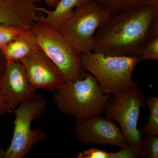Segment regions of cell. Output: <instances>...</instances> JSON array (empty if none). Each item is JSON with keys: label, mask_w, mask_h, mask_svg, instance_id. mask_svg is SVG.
<instances>
[{"label": "cell", "mask_w": 158, "mask_h": 158, "mask_svg": "<svg viewBox=\"0 0 158 158\" xmlns=\"http://www.w3.org/2000/svg\"><path fill=\"white\" fill-rule=\"evenodd\" d=\"M29 30L21 27L0 24V49Z\"/></svg>", "instance_id": "2e32d148"}, {"label": "cell", "mask_w": 158, "mask_h": 158, "mask_svg": "<svg viewBox=\"0 0 158 158\" xmlns=\"http://www.w3.org/2000/svg\"><path fill=\"white\" fill-rule=\"evenodd\" d=\"M11 112H12V111L6 103L0 92V115H5L6 113Z\"/></svg>", "instance_id": "44dd1931"}, {"label": "cell", "mask_w": 158, "mask_h": 158, "mask_svg": "<svg viewBox=\"0 0 158 158\" xmlns=\"http://www.w3.org/2000/svg\"><path fill=\"white\" fill-rule=\"evenodd\" d=\"M141 61L139 56H115L94 52L82 55L85 70L96 78L105 93L114 95L138 86L133 73Z\"/></svg>", "instance_id": "3957f363"}, {"label": "cell", "mask_w": 158, "mask_h": 158, "mask_svg": "<svg viewBox=\"0 0 158 158\" xmlns=\"http://www.w3.org/2000/svg\"><path fill=\"white\" fill-rule=\"evenodd\" d=\"M110 97L88 73L84 78L64 82L55 91L54 100L61 113L79 120L101 116Z\"/></svg>", "instance_id": "7a4b0ae2"}, {"label": "cell", "mask_w": 158, "mask_h": 158, "mask_svg": "<svg viewBox=\"0 0 158 158\" xmlns=\"http://www.w3.org/2000/svg\"><path fill=\"white\" fill-rule=\"evenodd\" d=\"M5 151L2 149H0V158H5Z\"/></svg>", "instance_id": "cb8c5ba5"}, {"label": "cell", "mask_w": 158, "mask_h": 158, "mask_svg": "<svg viewBox=\"0 0 158 158\" xmlns=\"http://www.w3.org/2000/svg\"><path fill=\"white\" fill-rule=\"evenodd\" d=\"M143 136L141 148L145 157L158 158V136L149 135Z\"/></svg>", "instance_id": "e0dca14e"}, {"label": "cell", "mask_w": 158, "mask_h": 158, "mask_svg": "<svg viewBox=\"0 0 158 158\" xmlns=\"http://www.w3.org/2000/svg\"><path fill=\"white\" fill-rule=\"evenodd\" d=\"M146 104L143 90L138 86L110 97L104 111L105 116L116 122L131 147L141 148L143 135L138 128L141 107Z\"/></svg>", "instance_id": "52a82bcc"}, {"label": "cell", "mask_w": 158, "mask_h": 158, "mask_svg": "<svg viewBox=\"0 0 158 158\" xmlns=\"http://www.w3.org/2000/svg\"><path fill=\"white\" fill-rule=\"evenodd\" d=\"M40 48L33 32L30 30L11 40L1 49L8 62H20Z\"/></svg>", "instance_id": "4fadbf2b"}, {"label": "cell", "mask_w": 158, "mask_h": 158, "mask_svg": "<svg viewBox=\"0 0 158 158\" xmlns=\"http://www.w3.org/2000/svg\"><path fill=\"white\" fill-rule=\"evenodd\" d=\"M112 15L92 2L75 8L72 16L59 31L80 52L89 54L96 48L97 30Z\"/></svg>", "instance_id": "8992f818"}, {"label": "cell", "mask_w": 158, "mask_h": 158, "mask_svg": "<svg viewBox=\"0 0 158 158\" xmlns=\"http://www.w3.org/2000/svg\"><path fill=\"white\" fill-rule=\"evenodd\" d=\"M49 7L55 9L60 2V0H44Z\"/></svg>", "instance_id": "603a6c76"}, {"label": "cell", "mask_w": 158, "mask_h": 158, "mask_svg": "<svg viewBox=\"0 0 158 158\" xmlns=\"http://www.w3.org/2000/svg\"><path fill=\"white\" fill-rule=\"evenodd\" d=\"M7 64V62L6 58L3 56L2 53L0 54V78L5 71Z\"/></svg>", "instance_id": "7402d4cb"}, {"label": "cell", "mask_w": 158, "mask_h": 158, "mask_svg": "<svg viewBox=\"0 0 158 158\" xmlns=\"http://www.w3.org/2000/svg\"><path fill=\"white\" fill-rule=\"evenodd\" d=\"M31 30L45 53L56 64L65 81L84 78L87 74L82 62L81 53L56 29L37 21Z\"/></svg>", "instance_id": "277c9868"}, {"label": "cell", "mask_w": 158, "mask_h": 158, "mask_svg": "<svg viewBox=\"0 0 158 158\" xmlns=\"http://www.w3.org/2000/svg\"><path fill=\"white\" fill-rule=\"evenodd\" d=\"M35 91L29 84L21 62H7L0 78V92L11 111L32 98Z\"/></svg>", "instance_id": "30bf717a"}, {"label": "cell", "mask_w": 158, "mask_h": 158, "mask_svg": "<svg viewBox=\"0 0 158 158\" xmlns=\"http://www.w3.org/2000/svg\"><path fill=\"white\" fill-rule=\"evenodd\" d=\"M74 133L84 144L113 145L120 148L129 145L116 122L101 116L76 120Z\"/></svg>", "instance_id": "ba28073f"}, {"label": "cell", "mask_w": 158, "mask_h": 158, "mask_svg": "<svg viewBox=\"0 0 158 158\" xmlns=\"http://www.w3.org/2000/svg\"><path fill=\"white\" fill-rule=\"evenodd\" d=\"M41 95L35 94L31 99L18 106L14 112V128L11 144L4 158H23L35 144L45 139V134L40 127H31L32 123L40 118L47 106Z\"/></svg>", "instance_id": "5b68a950"}, {"label": "cell", "mask_w": 158, "mask_h": 158, "mask_svg": "<svg viewBox=\"0 0 158 158\" xmlns=\"http://www.w3.org/2000/svg\"><path fill=\"white\" fill-rule=\"evenodd\" d=\"M141 61L151 59L158 60V37L149 40L140 56Z\"/></svg>", "instance_id": "d6986e66"}, {"label": "cell", "mask_w": 158, "mask_h": 158, "mask_svg": "<svg viewBox=\"0 0 158 158\" xmlns=\"http://www.w3.org/2000/svg\"><path fill=\"white\" fill-rule=\"evenodd\" d=\"M146 104L150 110L148 122L144 123L143 128L140 129L143 135L158 136V98L149 96L146 98Z\"/></svg>", "instance_id": "9a60e30c"}, {"label": "cell", "mask_w": 158, "mask_h": 158, "mask_svg": "<svg viewBox=\"0 0 158 158\" xmlns=\"http://www.w3.org/2000/svg\"><path fill=\"white\" fill-rule=\"evenodd\" d=\"M110 152L97 148H92L80 152L77 158H109Z\"/></svg>", "instance_id": "ffe728a7"}, {"label": "cell", "mask_w": 158, "mask_h": 158, "mask_svg": "<svg viewBox=\"0 0 158 158\" xmlns=\"http://www.w3.org/2000/svg\"><path fill=\"white\" fill-rule=\"evenodd\" d=\"M94 2V0H60L52 11L44 8H37V11H43L46 16L40 17L38 21L52 28L59 30L61 26L71 17L77 7Z\"/></svg>", "instance_id": "7c38bea8"}, {"label": "cell", "mask_w": 158, "mask_h": 158, "mask_svg": "<svg viewBox=\"0 0 158 158\" xmlns=\"http://www.w3.org/2000/svg\"><path fill=\"white\" fill-rule=\"evenodd\" d=\"M20 62L29 84L35 90L55 91L65 82L56 65L41 48Z\"/></svg>", "instance_id": "9c48e42d"}, {"label": "cell", "mask_w": 158, "mask_h": 158, "mask_svg": "<svg viewBox=\"0 0 158 158\" xmlns=\"http://www.w3.org/2000/svg\"><path fill=\"white\" fill-rule=\"evenodd\" d=\"M142 148L131 147L129 145L121 148L116 152H110L109 158H145Z\"/></svg>", "instance_id": "ac0fdd59"}, {"label": "cell", "mask_w": 158, "mask_h": 158, "mask_svg": "<svg viewBox=\"0 0 158 158\" xmlns=\"http://www.w3.org/2000/svg\"><path fill=\"white\" fill-rule=\"evenodd\" d=\"M95 36L94 52L140 56L146 43L158 37V0L112 15Z\"/></svg>", "instance_id": "6da1fadb"}, {"label": "cell", "mask_w": 158, "mask_h": 158, "mask_svg": "<svg viewBox=\"0 0 158 158\" xmlns=\"http://www.w3.org/2000/svg\"><path fill=\"white\" fill-rule=\"evenodd\" d=\"M43 0H0V24L31 29L39 16L36 4Z\"/></svg>", "instance_id": "8fae6325"}, {"label": "cell", "mask_w": 158, "mask_h": 158, "mask_svg": "<svg viewBox=\"0 0 158 158\" xmlns=\"http://www.w3.org/2000/svg\"><path fill=\"white\" fill-rule=\"evenodd\" d=\"M157 0H94L102 9L114 15L121 11L148 5Z\"/></svg>", "instance_id": "5bb4252c"}]
</instances>
